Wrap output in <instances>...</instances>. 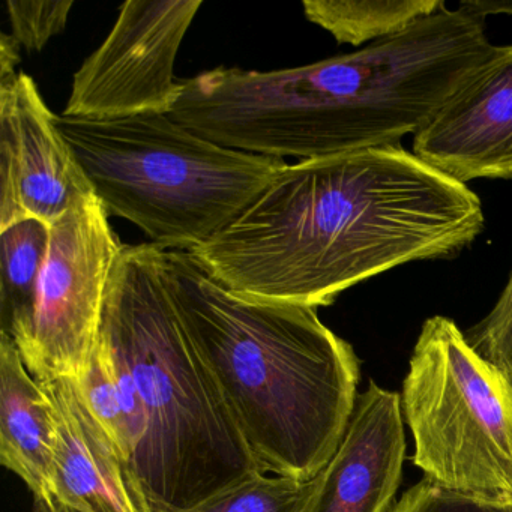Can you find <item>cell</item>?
<instances>
[{
	"mask_svg": "<svg viewBox=\"0 0 512 512\" xmlns=\"http://www.w3.org/2000/svg\"><path fill=\"white\" fill-rule=\"evenodd\" d=\"M391 512H512V506L470 499L424 478L403 494Z\"/></svg>",
	"mask_w": 512,
	"mask_h": 512,
	"instance_id": "obj_20",
	"label": "cell"
},
{
	"mask_svg": "<svg viewBox=\"0 0 512 512\" xmlns=\"http://www.w3.org/2000/svg\"><path fill=\"white\" fill-rule=\"evenodd\" d=\"M41 383L56 419L55 467L47 500L76 512H140L127 463L89 412L73 377Z\"/></svg>",
	"mask_w": 512,
	"mask_h": 512,
	"instance_id": "obj_12",
	"label": "cell"
},
{
	"mask_svg": "<svg viewBox=\"0 0 512 512\" xmlns=\"http://www.w3.org/2000/svg\"><path fill=\"white\" fill-rule=\"evenodd\" d=\"M73 379L89 412L118 446L128 467L130 443L122 410L121 392L112 356L101 338H98L97 346L82 373Z\"/></svg>",
	"mask_w": 512,
	"mask_h": 512,
	"instance_id": "obj_17",
	"label": "cell"
},
{
	"mask_svg": "<svg viewBox=\"0 0 512 512\" xmlns=\"http://www.w3.org/2000/svg\"><path fill=\"white\" fill-rule=\"evenodd\" d=\"M484 226L467 185L388 146L287 164L191 253L238 298L319 308L389 269L454 256Z\"/></svg>",
	"mask_w": 512,
	"mask_h": 512,
	"instance_id": "obj_1",
	"label": "cell"
},
{
	"mask_svg": "<svg viewBox=\"0 0 512 512\" xmlns=\"http://www.w3.org/2000/svg\"><path fill=\"white\" fill-rule=\"evenodd\" d=\"M202 0H130L104 43L74 74L62 116L92 121L170 115L184 86L175 79L182 41Z\"/></svg>",
	"mask_w": 512,
	"mask_h": 512,
	"instance_id": "obj_8",
	"label": "cell"
},
{
	"mask_svg": "<svg viewBox=\"0 0 512 512\" xmlns=\"http://www.w3.org/2000/svg\"><path fill=\"white\" fill-rule=\"evenodd\" d=\"M100 338L145 409V439L128 466L140 512H185L262 473L176 310L157 245H122Z\"/></svg>",
	"mask_w": 512,
	"mask_h": 512,
	"instance_id": "obj_4",
	"label": "cell"
},
{
	"mask_svg": "<svg viewBox=\"0 0 512 512\" xmlns=\"http://www.w3.org/2000/svg\"><path fill=\"white\" fill-rule=\"evenodd\" d=\"M403 419L401 395L371 380L304 512H391L406 460Z\"/></svg>",
	"mask_w": 512,
	"mask_h": 512,
	"instance_id": "obj_11",
	"label": "cell"
},
{
	"mask_svg": "<svg viewBox=\"0 0 512 512\" xmlns=\"http://www.w3.org/2000/svg\"><path fill=\"white\" fill-rule=\"evenodd\" d=\"M484 19L466 2L358 52L304 67L203 71L181 80L170 118L224 148L280 160L397 146L497 52Z\"/></svg>",
	"mask_w": 512,
	"mask_h": 512,
	"instance_id": "obj_2",
	"label": "cell"
},
{
	"mask_svg": "<svg viewBox=\"0 0 512 512\" xmlns=\"http://www.w3.org/2000/svg\"><path fill=\"white\" fill-rule=\"evenodd\" d=\"M413 154L464 185L512 178V46L499 47L413 136Z\"/></svg>",
	"mask_w": 512,
	"mask_h": 512,
	"instance_id": "obj_10",
	"label": "cell"
},
{
	"mask_svg": "<svg viewBox=\"0 0 512 512\" xmlns=\"http://www.w3.org/2000/svg\"><path fill=\"white\" fill-rule=\"evenodd\" d=\"M55 406L10 335L0 334V464L19 476L35 503L52 494Z\"/></svg>",
	"mask_w": 512,
	"mask_h": 512,
	"instance_id": "obj_13",
	"label": "cell"
},
{
	"mask_svg": "<svg viewBox=\"0 0 512 512\" xmlns=\"http://www.w3.org/2000/svg\"><path fill=\"white\" fill-rule=\"evenodd\" d=\"M464 335L482 358L512 382V275L490 314Z\"/></svg>",
	"mask_w": 512,
	"mask_h": 512,
	"instance_id": "obj_19",
	"label": "cell"
},
{
	"mask_svg": "<svg viewBox=\"0 0 512 512\" xmlns=\"http://www.w3.org/2000/svg\"><path fill=\"white\" fill-rule=\"evenodd\" d=\"M401 406L424 478L470 499L512 506V382L448 317L422 325Z\"/></svg>",
	"mask_w": 512,
	"mask_h": 512,
	"instance_id": "obj_6",
	"label": "cell"
},
{
	"mask_svg": "<svg viewBox=\"0 0 512 512\" xmlns=\"http://www.w3.org/2000/svg\"><path fill=\"white\" fill-rule=\"evenodd\" d=\"M164 275L260 472L313 481L355 412L353 347L317 308L232 295L188 251L164 250Z\"/></svg>",
	"mask_w": 512,
	"mask_h": 512,
	"instance_id": "obj_3",
	"label": "cell"
},
{
	"mask_svg": "<svg viewBox=\"0 0 512 512\" xmlns=\"http://www.w3.org/2000/svg\"><path fill=\"white\" fill-rule=\"evenodd\" d=\"M313 481L257 473L185 512H304Z\"/></svg>",
	"mask_w": 512,
	"mask_h": 512,
	"instance_id": "obj_16",
	"label": "cell"
},
{
	"mask_svg": "<svg viewBox=\"0 0 512 512\" xmlns=\"http://www.w3.org/2000/svg\"><path fill=\"white\" fill-rule=\"evenodd\" d=\"M107 214L166 251L197 250L230 226L287 166L224 148L169 115L56 119Z\"/></svg>",
	"mask_w": 512,
	"mask_h": 512,
	"instance_id": "obj_5",
	"label": "cell"
},
{
	"mask_svg": "<svg viewBox=\"0 0 512 512\" xmlns=\"http://www.w3.org/2000/svg\"><path fill=\"white\" fill-rule=\"evenodd\" d=\"M56 119L28 74L0 83V230L28 218L53 226L94 194Z\"/></svg>",
	"mask_w": 512,
	"mask_h": 512,
	"instance_id": "obj_9",
	"label": "cell"
},
{
	"mask_svg": "<svg viewBox=\"0 0 512 512\" xmlns=\"http://www.w3.org/2000/svg\"><path fill=\"white\" fill-rule=\"evenodd\" d=\"M73 7L71 0H8L13 37L28 52H41L53 37L64 32Z\"/></svg>",
	"mask_w": 512,
	"mask_h": 512,
	"instance_id": "obj_18",
	"label": "cell"
},
{
	"mask_svg": "<svg viewBox=\"0 0 512 512\" xmlns=\"http://www.w3.org/2000/svg\"><path fill=\"white\" fill-rule=\"evenodd\" d=\"M122 245L95 194L53 224L31 320L13 340L38 382L79 376L88 364Z\"/></svg>",
	"mask_w": 512,
	"mask_h": 512,
	"instance_id": "obj_7",
	"label": "cell"
},
{
	"mask_svg": "<svg viewBox=\"0 0 512 512\" xmlns=\"http://www.w3.org/2000/svg\"><path fill=\"white\" fill-rule=\"evenodd\" d=\"M52 226L28 218L0 230V325L16 340L34 311Z\"/></svg>",
	"mask_w": 512,
	"mask_h": 512,
	"instance_id": "obj_14",
	"label": "cell"
},
{
	"mask_svg": "<svg viewBox=\"0 0 512 512\" xmlns=\"http://www.w3.org/2000/svg\"><path fill=\"white\" fill-rule=\"evenodd\" d=\"M305 17L340 44L395 37L446 7L442 0H305Z\"/></svg>",
	"mask_w": 512,
	"mask_h": 512,
	"instance_id": "obj_15",
	"label": "cell"
},
{
	"mask_svg": "<svg viewBox=\"0 0 512 512\" xmlns=\"http://www.w3.org/2000/svg\"><path fill=\"white\" fill-rule=\"evenodd\" d=\"M19 41L13 35L2 34L0 37V83L10 82L19 74L16 71L20 62Z\"/></svg>",
	"mask_w": 512,
	"mask_h": 512,
	"instance_id": "obj_21",
	"label": "cell"
}]
</instances>
